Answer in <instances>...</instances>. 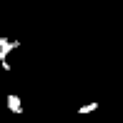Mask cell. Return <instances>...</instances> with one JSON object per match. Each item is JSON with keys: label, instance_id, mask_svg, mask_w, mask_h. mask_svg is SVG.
Masks as SVG:
<instances>
[{"label": "cell", "instance_id": "obj_3", "mask_svg": "<svg viewBox=\"0 0 123 123\" xmlns=\"http://www.w3.org/2000/svg\"><path fill=\"white\" fill-rule=\"evenodd\" d=\"M98 108H100V103H98V100H93V103H86V105H80V108H78V116L93 113V111H98Z\"/></svg>", "mask_w": 123, "mask_h": 123}, {"label": "cell", "instance_id": "obj_2", "mask_svg": "<svg viewBox=\"0 0 123 123\" xmlns=\"http://www.w3.org/2000/svg\"><path fill=\"white\" fill-rule=\"evenodd\" d=\"M5 103H8V111H10V113H15V116H23L25 113L23 103H20V96H15V93H10V96L5 98Z\"/></svg>", "mask_w": 123, "mask_h": 123}, {"label": "cell", "instance_id": "obj_1", "mask_svg": "<svg viewBox=\"0 0 123 123\" xmlns=\"http://www.w3.org/2000/svg\"><path fill=\"white\" fill-rule=\"evenodd\" d=\"M23 43L20 40H8V38H0V63H5L8 60V53L10 50H15V48H20Z\"/></svg>", "mask_w": 123, "mask_h": 123}]
</instances>
